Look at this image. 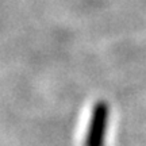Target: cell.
Returning <instances> with one entry per match:
<instances>
[{
	"mask_svg": "<svg viewBox=\"0 0 146 146\" xmlns=\"http://www.w3.org/2000/svg\"><path fill=\"white\" fill-rule=\"evenodd\" d=\"M110 122V106L104 100H99L92 108L89 119L85 146H104Z\"/></svg>",
	"mask_w": 146,
	"mask_h": 146,
	"instance_id": "obj_1",
	"label": "cell"
}]
</instances>
